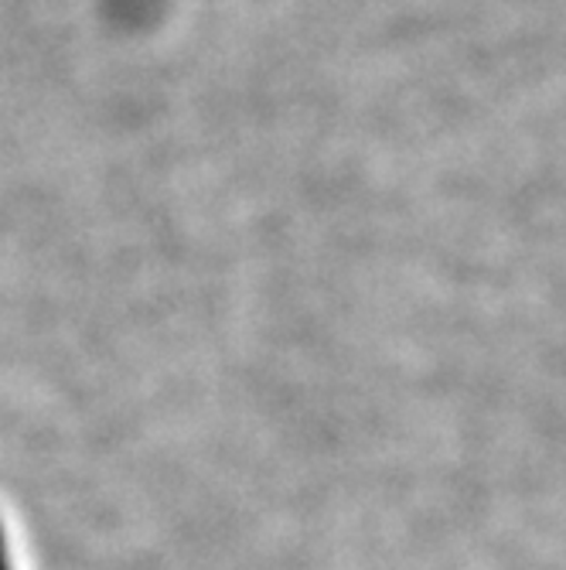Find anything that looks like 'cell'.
<instances>
[{
  "instance_id": "6da1fadb",
  "label": "cell",
  "mask_w": 566,
  "mask_h": 570,
  "mask_svg": "<svg viewBox=\"0 0 566 570\" xmlns=\"http://www.w3.org/2000/svg\"><path fill=\"white\" fill-rule=\"evenodd\" d=\"M0 570H14V567H11V547H8L4 527H0Z\"/></svg>"
}]
</instances>
